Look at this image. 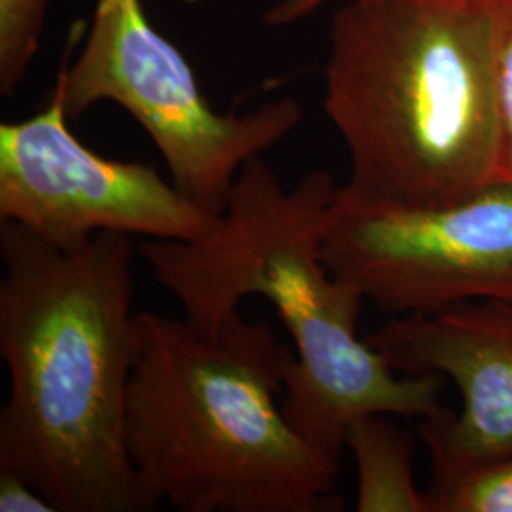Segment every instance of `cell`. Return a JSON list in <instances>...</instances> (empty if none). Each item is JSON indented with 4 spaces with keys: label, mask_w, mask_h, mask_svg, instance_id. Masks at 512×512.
<instances>
[{
    "label": "cell",
    "mask_w": 512,
    "mask_h": 512,
    "mask_svg": "<svg viewBox=\"0 0 512 512\" xmlns=\"http://www.w3.org/2000/svg\"><path fill=\"white\" fill-rule=\"evenodd\" d=\"M133 239L101 232L63 249L0 220V473L29 482L57 512H150L126 448L139 353Z\"/></svg>",
    "instance_id": "obj_1"
},
{
    "label": "cell",
    "mask_w": 512,
    "mask_h": 512,
    "mask_svg": "<svg viewBox=\"0 0 512 512\" xmlns=\"http://www.w3.org/2000/svg\"><path fill=\"white\" fill-rule=\"evenodd\" d=\"M340 186L313 171L285 188L262 156L241 167L217 226L192 241L141 247L184 321L213 336L247 296L272 302L293 338L283 414L311 446L340 461L351 421L368 414L433 418L446 378L403 374L357 336L363 294L323 258Z\"/></svg>",
    "instance_id": "obj_2"
},
{
    "label": "cell",
    "mask_w": 512,
    "mask_h": 512,
    "mask_svg": "<svg viewBox=\"0 0 512 512\" xmlns=\"http://www.w3.org/2000/svg\"><path fill=\"white\" fill-rule=\"evenodd\" d=\"M323 110L348 147L351 200L437 207L501 181L494 0L342 2Z\"/></svg>",
    "instance_id": "obj_3"
},
{
    "label": "cell",
    "mask_w": 512,
    "mask_h": 512,
    "mask_svg": "<svg viewBox=\"0 0 512 512\" xmlns=\"http://www.w3.org/2000/svg\"><path fill=\"white\" fill-rule=\"evenodd\" d=\"M126 448L147 494L183 512H334L340 461L277 403L294 349L241 313L213 336L137 313Z\"/></svg>",
    "instance_id": "obj_4"
},
{
    "label": "cell",
    "mask_w": 512,
    "mask_h": 512,
    "mask_svg": "<svg viewBox=\"0 0 512 512\" xmlns=\"http://www.w3.org/2000/svg\"><path fill=\"white\" fill-rule=\"evenodd\" d=\"M54 86L71 120L101 101L131 114L160 150L171 183L217 217L241 167L291 135L304 116L293 97L243 114L219 112L141 0H95L84 46Z\"/></svg>",
    "instance_id": "obj_5"
},
{
    "label": "cell",
    "mask_w": 512,
    "mask_h": 512,
    "mask_svg": "<svg viewBox=\"0 0 512 512\" xmlns=\"http://www.w3.org/2000/svg\"><path fill=\"white\" fill-rule=\"evenodd\" d=\"M323 258L393 315L512 302V183L437 207L357 202L338 190Z\"/></svg>",
    "instance_id": "obj_6"
},
{
    "label": "cell",
    "mask_w": 512,
    "mask_h": 512,
    "mask_svg": "<svg viewBox=\"0 0 512 512\" xmlns=\"http://www.w3.org/2000/svg\"><path fill=\"white\" fill-rule=\"evenodd\" d=\"M54 86L46 107L0 126V220L74 249L101 232L192 241L220 217L186 198L147 164L86 147Z\"/></svg>",
    "instance_id": "obj_7"
},
{
    "label": "cell",
    "mask_w": 512,
    "mask_h": 512,
    "mask_svg": "<svg viewBox=\"0 0 512 512\" xmlns=\"http://www.w3.org/2000/svg\"><path fill=\"white\" fill-rule=\"evenodd\" d=\"M366 342L401 374H440L461 395L420 425L431 458L512 456V302H467L427 315H397Z\"/></svg>",
    "instance_id": "obj_8"
},
{
    "label": "cell",
    "mask_w": 512,
    "mask_h": 512,
    "mask_svg": "<svg viewBox=\"0 0 512 512\" xmlns=\"http://www.w3.org/2000/svg\"><path fill=\"white\" fill-rule=\"evenodd\" d=\"M346 446L357 465V511L427 512L412 475L414 439L406 429L385 414H368L349 423Z\"/></svg>",
    "instance_id": "obj_9"
},
{
    "label": "cell",
    "mask_w": 512,
    "mask_h": 512,
    "mask_svg": "<svg viewBox=\"0 0 512 512\" xmlns=\"http://www.w3.org/2000/svg\"><path fill=\"white\" fill-rule=\"evenodd\" d=\"M427 512H512V456L486 461L431 458Z\"/></svg>",
    "instance_id": "obj_10"
},
{
    "label": "cell",
    "mask_w": 512,
    "mask_h": 512,
    "mask_svg": "<svg viewBox=\"0 0 512 512\" xmlns=\"http://www.w3.org/2000/svg\"><path fill=\"white\" fill-rule=\"evenodd\" d=\"M52 0H0V93L14 95L40 46Z\"/></svg>",
    "instance_id": "obj_11"
},
{
    "label": "cell",
    "mask_w": 512,
    "mask_h": 512,
    "mask_svg": "<svg viewBox=\"0 0 512 512\" xmlns=\"http://www.w3.org/2000/svg\"><path fill=\"white\" fill-rule=\"evenodd\" d=\"M497 92L503 126L501 181L512 183V0H494Z\"/></svg>",
    "instance_id": "obj_12"
},
{
    "label": "cell",
    "mask_w": 512,
    "mask_h": 512,
    "mask_svg": "<svg viewBox=\"0 0 512 512\" xmlns=\"http://www.w3.org/2000/svg\"><path fill=\"white\" fill-rule=\"evenodd\" d=\"M0 512L57 511L29 482L10 473H0Z\"/></svg>",
    "instance_id": "obj_13"
},
{
    "label": "cell",
    "mask_w": 512,
    "mask_h": 512,
    "mask_svg": "<svg viewBox=\"0 0 512 512\" xmlns=\"http://www.w3.org/2000/svg\"><path fill=\"white\" fill-rule=\"evenodd\" d=\"M349 0H277L274 6L264 14V23L268 27H289L298 21L315 16L327 4H342Z\"/></svg>",
    "instance_id": "obj_14"
}]
</instances>
